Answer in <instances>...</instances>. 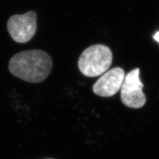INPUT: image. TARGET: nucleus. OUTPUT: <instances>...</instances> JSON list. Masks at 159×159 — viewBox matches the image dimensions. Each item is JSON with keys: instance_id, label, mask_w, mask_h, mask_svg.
I'll list each match as a JSON object with an SVG mask.
<instances>
[{"instance_id": "nucleus-1", "label": "nucleus", "mask_w": 159, "mask_h": 159, "mask_svg": "<svg viewBox=\"0 0 159 159\" xmlns=\"http://www.w3.org/2000/svg\"><path fill=\"white\" fill-rule=\"evenodd\" d=\"M52 68V59L44 51L29 50L14 55L9 63V70L15 76L28 82L44 81Z\"/></svg>"}, {"instance_id": "nucleus-2", "label": "nucleus", "mask_w": 159, "mask_h": 159, "mask_svg": "<svg viewBox=\"0 0 159 159\" xmlns=\"http://www.w3.org/2000/svg\"><path fill=\"white\" fill-rule=\"evenodd\" d=\"M113 55L111 50L103 44H96L87 48L78 60L80 71L88 77L103 74L111 66Z\"/></svg>"}, {"instance_id": "nucleus-3", "label": "nucleus", "mask_w": 159, "mask_h": 159, "mask_svg": "<svg viewBox=\"0 0 159 159\" xmlns=\"http://www.w3.org/2000/svg\"><path fill=\"white\" fill-rule=\"evenodd\" d=\"M37 27V14L33 11L23 15H14L7 23L10 36L19 43L30 41L36 33Z\"/></svg>"}, {"instance_id": "nucleus-4", "label": "nucleus", "mask_w": 159, "mask_h": 159, "mask_svg": "<svg viewBox=\"0 0 159 159\" xmlns=\"http://www.w3.org/2000/svg\"><path fill=\"white\" fill-rule=\"evenodd\" d=\"M143 84L139 78V69L135 68L125 76L121 88V99L124 105L134 109L142 107L147 98L143 92Z\"/></svg>"}, {"instance_id": "nucleus-6", "label": "nucleus", "mask_w": 159, "mask_h": 159, "mask_svg": "<svg viewBox=\"0 0 159 159\" xmlns=\"http://www.w3.org/2000/svg\"><path fill=\"white\" fill-rule=\"evenodd\" d=\"M153 38H154V39L156 41H157L158 43H159V31L157 32V33L155 34V35L153 36Z\"/></svg>"}, {"instance_id": "nucleus-5", "label": "nucleus", "mask_w": 159, "mask_h": 159, "mask_svg": "<svg viewBox=\"0 0 159 159\" xmlns=\"http://www.w3.org/2000/svg\"><path fill=\"white\" fill-rule=\"evenodd\" d=\"M121 68H113L104 73L93 86V92L102 97H111L121 89L125 78Z\"/></svg>"}]
</instances>
